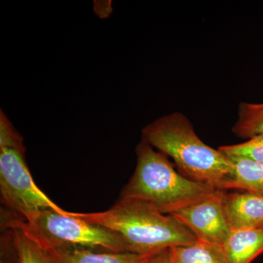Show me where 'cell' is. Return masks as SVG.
Masks as SVG:
<instances>
[{
    "mask_svg": "<svg viewBox=\"0 0 263 263\" xmlns=\"http://www.w3.org/2000/svg\"><path fill=\"white\" fill-rule=\"evenodd\" d=\"M72 215L115 232L124 240L127 252L152 254L193 245L196 236L172 214L161 212L148 202L119 198L113 206L100 212Z\"/></svg>",
    "mask_w": 263,
    "mask_h": 263,
    "instance_id": "obj_1",
    "label": "cell"
},
{
    "mask_svg": "<svg viewBox=\"0 0 263 263\" xmlns=\"http://www.w3.org/2000/svg\"><path fill=\"white\" fill-rule=\"evenodd\" d=\"M142 134L143 141L172 159L179 173L188 179L223 190L233 174L229 157L205 144L182 114L154 121L143 128Z\"/></svg>",
    "mask_w": 263,
    "mask_h": 263,
    "instance_id": "obj_2",
    "label": "cell"
},
{
    "mask_svg": "<svg viewBox=\"0 0 263 263\" xmlns=\"http://www.w3.org/2000/svg\"><path fill=\"white\" fill-rule=\"evenodd\" d=\"M136 152V170L119 198L141 200L173 214L217 190L183 176L167 156L143 140Z\"/></svg>",
    "mask_w": 263,
    "mask_h": 263,
    "instance_id": "obj_3",
    "label": "cell"
},
{
    "mask_svg": "<svg viewBox=\"0 0 263 263\" xmlns=\"http://www.w3.org/2000/svg\"><path fill=\"white\" fill-rule=\"evenodd\" d=\"M0 228H17L48 250H90L127 252L124 240L115 232L82 220L64 211L46 210L24 221L1 209Z\"/></svg>",
    "mask_w": 263,
    "mask_h": 263,
    "instance_id": "obj_4",
    "label": "cell"
},
{
    "mask_svg": "<svg viewBox=\"0 0 263 263\" xmlns=\"http://www.w3.org/2000/svg\"><path fill=\"white\" fill-rule=\"evenodd\" d=\"M26 150L0 148V199L3 209L15 217L30 221L46 210L63 212L33 179Z\"/></svg>",
    "mask_w": 263,
    "mask_h": 263,
    "instance_id": "obj_5",
    "label": "cell"
},
{
    "mask_svg": "<svg viewBox=\"0 0 263 263\" xmlns=\"http://www.w3.org/2000/svg\"><path fill=\"white\" fill-rule=\"evenodd\" d=\"M224 193V190H215L172 215L191 230L197 240L221 247L231 233Z\"/></svg>",
    "mask_w": 263,
    "mask_h": 263,
    "instance_id": "obj_6",
    "label": "cell"
},
{
    "mask_svg": "<svg viewBox=\"0 0 263 263\" xmlns=\"http://www.w3.org/2000/svg\"><path fill=\"white\" fill-rule=\"evenodd\" d=\"M226 191L224 208L231 230L263 229V195L246 191Z\"/></svg>",
    "mask_w": 263,
    "mask_h": 263,
    "instance_id": "obj_7",
    "label": "cell"
},
{
    "mask_svg": "<svg viewBox=\"0 0 263 263\" xmlns=\"http://www.w3.org/2000/svg\"><path fill=\"white\" fill-rule=\"evenodd\" d=\"M220 247L226 263H252L263 253V229L231 230Z\"/></svg>",
    "mask_w": 263,
    "mask_h": 263,
    "instance_id": "obj_8",
    "label": "cell"
},
{
    "mask_svg": "<svg viewBox=\"0 0 263 263\" xmlns=\"http://www.w3.org/2000/svg\"><path fill=\"white\" fill-rule=\"evenodd\" d=\"M54 263H145L152 254L90 250H48Z\"/></svg>",
    "mask_w": 263,
    "mask_h": 263,
    "instance_id": "obj_9",
    "label": "cell"
},
{
    "mask_svg": "<svg viewBox=\"0 0 263 263\" xmlns=\"http://www.w3.org/2000/svg\"><path fill=\"white\" fill-rule=\"evenodd\" d=\"M233 172L223 190H238L263 195V164L240 158H230Z\"/></svg>",
    "mask_w": 263,
    "mask_h": 263,
    "instance_id": "obj_10",
    "label": "cell"
},
{
    "mask_svg": "<svg viewBox=\"0 0 263 263\" xmlns=\"http://www.w3.org/2000/svg\"><path fill=\"white\" fill-rule=\"evenodd\" d=\"M171 263H226L221 247L197 240L195 243L169 249Z\"/></svg>",
    "mask_w": 263,
    "mask_h": 263,
    "instance_id": "obj_11",
    "label": "cell"
},
{
    "mask_svg": "<svg viewBox=\"0 0 263 263\" xmlns=\"http://www.w3.org/2000/svg\"><path fill=\"white\" fill-rule=\"evenodd\" d=\"M233 131L237 136L248 139L263 135V103H240Z\"/></svg>",
    "mask_w": 263,
    "mask_h": 263,
    "instance_id": "obj_12",
    "label": "cell"
},
{
    "mask_svg": "<svg viewBox=\"0 0 263 263\" xmlns=\"http://www.w3.org/2000/svg\"><path fill=\"white\" fill-rule=\"evenodd\" d=\"M14 230L20 263H54L47 249L17 228Z\"/></svg>",
    "mask_w": 263,
    "mask_h": 263,
    "instance_id": "obj_13",
    "label": "cell"
},
{
    "mask_svg": "<svg viewBox=\"0 0 263 263\" xmlns=\"http://www.w3.org/2000/svg\"><path fill=\"white\" fill-rule=\"evenodd\" d=\"M218 149L229 158L245 159L263 164V135L238 144L222 146Z\"/></svg>",
    "mask_w": 263,
    "mask_h": 263,
    "instance_id": "obj_14",
    "label": "cell"
},
{
    "mask_svg": "<svg viewBox=\"0 0 263 263\" xmlns=\"http://www.w3.org/2000/svg\"><path fill=\"white\" fill-rule=\"evenodd\" d=\"M0 148L26 150L23 138L15 129L3 110L0 114Z\"/></svg>",
    "mask_w": 263,
    "mask_h": 263,
    "instance_id": "obj_15",
    "label": "cell"
},
{
    "mask_svg": "<svg viewBox=\"0 0 263 263\" xmlns=\"http://www.w3.org/2000/svg\"><path fill=\"white\" fill-rule=\"evenodd\" d=\"M0 263H20L14 230L12 228L1 229Z\"/></svg>",
    "mask_w": 263,
    "mask_h": 263,
    "instance_id": "obj_16",
    "label": "cell"
},
{
    "mask_svg": "<svg viewBox=\"0 0 263 263\" xmlns=\"http://www.w3.org/2000/svg\"><path fill=\"white\" fill-rule=\"evenodd\" d=\"M145 263H171L169 249L152 254Z\"/></svg>",
    "mask_w": 263,
    "mask_h": 263,
    "instance_id": "obj_17",
    "label": "cell"
}]
</instances>
